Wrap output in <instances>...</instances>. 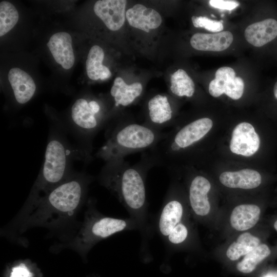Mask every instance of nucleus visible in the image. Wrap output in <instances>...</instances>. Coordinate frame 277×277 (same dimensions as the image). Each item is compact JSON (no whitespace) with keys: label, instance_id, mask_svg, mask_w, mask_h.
<instances>
[{"label":"nucleus","instance_id":"f257e3e1","mask_svg":"<svg viewBox=\"0 0 277 277\" xmlns=\"http://www.w3.org/2000/svg\"><path fill=\"white\" fill-rule=\"evenodd\" d=\"M155 166L156 162L148 151L133 165L125 159L105 162L98 176L100 184L117 199L130 217L138 224L142 238L140 254L142 255L150 254L148 242L153 230L149 222L146 177Z\"/></svg>","mask_w":277,"mask_h":277},{"label":"nucleus","instance_id":"f03ea898","mask_svg":"<svg viewBox=\"0 0 277 277\" xmlns=\"http://www.w3.org/2000/svg\"><path fill=\"white\" fill-rule=\"evenodd\" d=\"M92 180L84 173L72 174L33 205L23 209L16 221L18 230L56 228L68 223L84 203Z\"/></svg>","mask_w":277,"mask_h":277},{"label":"nucleus","instance_id":"7ed1b4c3","mask_svg":"<svg viewBox=\"0 0 277 277\" xmlns=\"http://www.w3.org/2000/svg\"><path fill=\"white\" fill-rule=\"evenodd\" d=\"M107 127L106 141L95 154L97 158L105 162L125 159L133 153L149 151L166 134L144 123L139 124L130 120L118 121Z\"/></svg>","mask_w":277,"mask_h":277},{"label":"nucleus","instance_id":"20e7f679","mask_svg":"<svg viewBox=\"0 0 277 277\" xmlns=\"http://www.w3.org/2000/svg\"><path fill=\"white\" fill-rule=\"evenodd\" d=\"M133 230H140L134 219L104 215L97 210L91 200L88 203L84 222L78 232L65 246L85 256L102 240L117 233Z\"/></svg>","mask_w":277,"mask_h":277},{"label":"nucleus","instance_id":"39448f33","mask_svg":"<svg viewBox=\"0 0 277 277\" xmlns=\"http://www.w3.org/2000/svg\"><path fill=\"white\" fill-rule=\"evenodd\" d=\"M71 151L59 135H51L45 160L23 209L30 207L71 174Z\"/></svg>","mask_w":277,"mask_h":277},{"label":"nucleus","instance_id":"423d86ee","mask_svg":"<svg viewBox=\"0 0 277 277\" xmlns=\"http://www.w3.org/2000/svg\"><path fill=\"white\" fill-rule=\"evenodd\" d=\"M184 214V204L178 197L176 186L172 183L167 189L155 225V230L167 251L180 246L189 238V228L183 222Z\"/></svg>","mask_w":277,"mask_h":277},{"label":"nucleus","instance_id":"0eeeda50","mask_svg":"<svg viewBox=\"0 0 277 277\" xmlns=\"http://www.w3.org/2000/svg\"><path fill=\"white\" fill-rule=\"evenodd\" d=\"M71 117L73 127L81 132L91 148L93 137L106 126L107 120L102 115L101 105L95 100L77 99L72 106Z\"/></svg>","mask_w":277,"mask_h":277},{"label":"nucleus","instance_id":"6e6552de","mask_svg":"<svg viewBox=\"0 0 277 277\" xmlns=\"http://www.w3.org/2000/svg\"><path fill=\"white\" fill-rule=\"evenodd\" d=\"M244 82L240 76H236L235 72L230 67L219 68L215 73V78L209 84L210 94L215 97L225 94L230 98L236 100L243 95Z\"/></svg>","mask_w":277,"mask_h":277},{"label":"nucleus","instance_id":"1a4fd4ad","mask_svg":"<svg viewBox=\"0 0 277 277\" xmlns=\"http://www.w3.org/2000/svg\"><path fill=\"white\" fill-rule=\"evenodd\" d=\"M147 109L144 124L161 131L170 126L174 112L167 96L158 94L151 97L147 103Z\"/></svg>","mask_w":277,"mask_h":277},{"label":"nucleus","instance_id":"9d476101","mask_svg":"<svg viewBox=\"0 0 277 277\" xmlns=\"http://www.w3.org/2000/svg\"><path fill=\"white\" fill-rule=\"evenodd\" d=\"M260 140L253 126L242 122L232 131L230 149L234 153L245 156L254 154L259 149Z\"/></svg>","mask_w":277,"mask_h":277},{"label":"nucleus","instance_id":"9b49d317","mask_svg":"<svg viewBox=\"0 0 277 277\" xmlns=\"http://www.w3.org/2000/svg\"><path fill=\"white\" fill-rule=\"evenodd\" d=\"M125 0H100L95 2L93 10L95 14L112 31L119 30L125 20Z\"/></svg>","mask_w":277,"mask_h":277},{"label":"nucleus","instance_id":"f8f14e48","mask_svg":"<svg viewBox=\"0 0 277 277\" xmlns=\"http://www.w3.org/2000/svg\"><path fill=\"white\" fill-rule=\"evenodd\" d=\"M244 36L248 43L255 47H264L277 39V18L268 17L249 25Z\"/></svg>","mask_w":277,"mask_h":277},{"label":"nucleus","instance_id":"ddd939ff","mask_svg":"<svg viewBox=\"0 0 277 277\" xmlns=\"http://www.w3.org/2000/svg\"><path fill=\"white\" fill-rule=\"evenodd\" d=\"M211 188L209 181L204 176L196 175L191 179L188 188V199L193 212L199 216L207 215L210 210L208 197Z\"/></svg>","mask_w":277,"mask_h":277},{"label":"nucleus","instance_id":"4468645a","mask_svg":"<svg viewBox=\"0 0 277 277\" xmlns=\"http://www.w3.org/2000/svg\"><path fill=\"white\" fill-rule=\"evenodd\" d=\"M47 46L55 62L65 69L73 66L75 57L71 35L66 32H59L52 35Z\"/></svg>","mask_w":277,"mask_h":277},{"label":"nucleus","instance_id":"2eb2a0df","mask_svg":"<svg viewBox=\"0 0 277 277\" xmlns=\"http://www.w3.org/2000/svg\"><path fill=\"white\" fill-rule=\"evenodd\" d=\"M233 41L229 31L217 33H196L190 39V44L195 49L204 51H222L228 48Z\"/></svg>","mask_w":277,"mask_h":277},{"label":"nucleus","instance_id":"dca6fc26","mask_svg":"<svg viewBox=\"0 0 277 277\" xmlns=\"http://www.w3.org/2000/svg\"><path fill=\"white\" fill-rule=\"evenodd\" d=\"M126 17L130 25L146 32L158 28L162 21L156 11L141 4H136L129 9Z\"/></svg>","mask_w":277,"mask_h":277},{"label":"nucleus","instance_id":"f3484780","mask_svg":"<svg viewBox=\"0 0 277 277\" xmlns=\"http://www.w3.org/2000/svg\"><path fill=\"white\" fill-rule=\"evenodd\" d=\"M8 76L16 101L21 104L30 101L36 90L35 83L31 76L18 68H11Z\"/></svg>","mask_w":277,"mask_h":277},{"label":"nucleus","instance_id":"a211bd4d","mask_svg":"<svg viewBox=\"0 0 277 277\" xmlns=\"http://www.w3.org/2000/svg\"><path fill=\"white\" fill-rule=\"evenodd\" d=\"M219 180L227 187L244 189L255 188L262 182L261 174L256 170L250 169L224 172L220 175Z\"/></svg>","mask_w":277,"mask_h":277},{"label":"nucleus","instance_id":"6ab92c4d","mask_svg":"<svg viewBox=\"0 0 277 277\" xmlns=\"http://www.w3.org/2000/svg\"><path fill=\"white\" fill-rule=\"evenodd\" d=\"M142 91L143 86L140 83L128 85L122 78L117 77L114 81L110 94L114 99L115 107H126L140 96Z\"/></svg>","mask_w":277,"mask_h":277},{"label":"nucleus","instance_id":"aec40b11","mask_svg":"<svg viewBox=\"0 0 277 277\" xmlns=\"http://www.w3.org/2000/svg\"><path fill=\"white\" fill-rule=\"evenodd\" d=\"M260 213V208L255 205H240L232 210L230 217V224L238 231L249 229L257 223Z\"/></svg>","mask_w":277,"mask_h":277},{"label":"nucleus","instance_id":"412c9836","mask_svg":"<svg viewBox=\"0 0 277 277\" xmlns=\"http://www.w3.org/2000/svg\"><path fill=\"white\" fill-rule=\"evenodd\" d=\"M260 244V240L258 237L249 232H244L229 246L226 251L227 256L232 261L236 260L249 253Z\"/></svg>","mask_w":277,"mask_h":277},{"label":"nucleus","instance_id":"4be33fe9","mask_svg":"<svg viewBox=\"0 0 277 277\" xmlns=\"http://www.w3.org/2000/svg\"><path fill=\"white\" fill-rule=\"evenodd\" d=\"M171 92L180 97H192L195 92V85L192 78L187 72L182 69H179L171 76Z\"/></svg>","mask_w":277,"mask_h":277},{"label":"nucleus","instance_id":"5701e85b","mask_svg":"<svg viewBox=\"0 0 277 277\" xmlns=\"http://www.w3.org/2000/svg\"><path fill=\"white\" fill-rule=\"evenodd\" d=\"M270 253V249L266 244H260L245 255L243 259L237 264L236 268L241 272L250 273L260 263L268 257Z\"/></svg>","mask_w":277,"mask_h":277},{"label":"nucleus","instance_id":"b1692460","mask_svg":"<svg viewBox=\"0 0 277 277\" xmlns=\"http://www.w3.org/2000/svg\"><path fill=\"white\" fill-rule=\"evenodd\" d=\"M104 57V52L101 47L94 45L91 48L86 62L87 74L91 80L100 79L105 67L103 65Z\"/></svg>","mask_w":277,"mask_h":277},{"label":"nucleus","instance_id":"393cba45","mask_svg":"<svg viewBox=\"0 0 277 277\" xmlns=\"http://www.w3.org/2000/svg\"><path fill=\"white\" fill-rule=\"evenodd\" d=\"M18 12L15 6L7 1L0 3V36L10 31L17 24Z\"/></svg>","mask_w":277,"mask_h":277},{"label":"nucleus","instance_id":"a878e982","mask_svg":"<svg viewBox=\"0 0 277 277\" xmlns=\"http://www.w3.org/2000/svg\"><path fill=\"white\" fill-rule=\"evenodd\" d=\"M191 20L195 27L203 28L213 33L221 32L224 29V26L221 21L211 19L205 16H193Z\"/></svg>","mask_w":277,"mask_h":277},{"label":"nucleus","instance_id":"bb28decb","mask_svg":"<svg viewBox=\"0 0 277 277\" xmlns=\"http://www.w3.org/2000/svg\"><path fill=\"white\" fill-rule=\"evenodd\" d=\"M209 4L214 8L232 10L238 7L240 3L237 1L231 0H210Z\"/></svg>","mask_w":277,"mask_h":277},{"label":"nucleus","instance_id":"cd10ccee","mask_svg":"<svg viewBox=\"0 0 277 277\" xmlns=\"http://www.w3.org/2000/svg\"><path fill=\"white\" fill-rule=\"evenodd\" d=\"M33 273L30 271L26 265L21 263L12 268L10 277H33Z\"/></svg>","mask_w":277,"mask_h":277},{"label":"nucleus","instance_id":"c85d7f7f","mask_svg":"<svg viewBox=\"0 0 277 277\" xmlns=\"http://www.w3.org/2000/svg\"><path fill=\"white\" fill-rule=\"evenodd\" d=\"M273 94L274 98L277 100V80L275 81L273 85Z\"/></svg>","mask_w":277,"mask_h":277},{"label":"nucleus","instance_id":"c756f323","mask_svg":"<svg viewBox=\"0 0 277 277\" xmlns=\"http://www.w3.org/2000/svg\"><path fill=\"white\" fill-rule=\"evenodd\" d=\"M274 227L277 231V220L274 223Z\"/></svg>","mask_w":277,"mask_h":277},{"label":"nucleus","instance_id":"7c9ffc66","mask_svg":"<svg viewBox=\"0 0 277 277\" xmlns=\"http://www.w3.org/2000/svg\"><path fill=\"white\" fill-rule=\"evenodd\" d=\"M266 277H274V276H267Z\"/></svg>","mask_w":277,"mask_h":277}]
</instances>
